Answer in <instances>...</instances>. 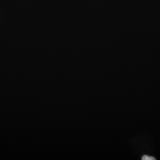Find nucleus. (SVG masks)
Returning <instances> with one entry per match:
<instances>
[{"mask_svg": "<svg viewBox=\"0 0 160 160\" xmlns=\"http://www.w3.org/2000/svg\"><path fill=\"white\" fill-rule=\"evenodd\" d=\"M142 160H155L156 159L152 157H149L147 155H144L142 157Z\"/></svg>", "mask_w": 160, "mask_h": 160, "instance_id": "1", "label": "nucleus"}]
</instances>
